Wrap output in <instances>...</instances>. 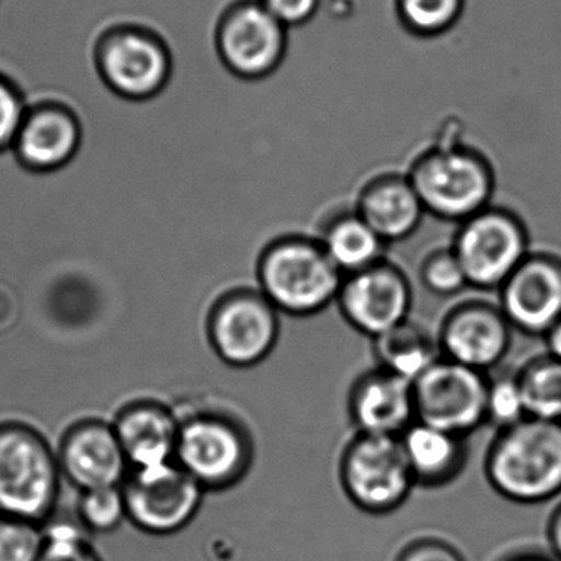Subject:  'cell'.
<instances>
[{
  "label": "cell",
  "instance_id": "1",
  "mask_svg": "<svg viewBox=\"0 0 561 561\" xmlns=\"http://www.w3.org/2000/svg\"><path fill=\"white\" fill-rule=\"evenodd\" d=\"M495 492L515 504H543L561 495V422L527 419L499 430L484 461Z\"/></svg>",
  "mask_w": 561,
  "mask_h": 561
},
{
  "label": "cell",
  "instance_id": "2",
  "mask_svg": "<svg viewBox=\"0 0 561 561\" xmlns=\"http://www.w3.org/2000/svg\"><path fill=\"white\" fill-rule=\"evenodd\" d=\"M343 277L320 241L301 236L271 242L257 262L259 290L290 317L321 313L336 301Z\"/></svg>",
  "mask_w": 561,
  "mask_h": 561
},
{
  "label": "cell",
  "instance_id": "3",
  "mask_svg": "<svg viewBox=\"0 0 561 561\" xmlns=\"http://www.w3.org/2000/svg\"><path fill=\"white\" fill-rule=\"evenodd\" d=\"M61 476L44 436L19 423L0 425V515L41 524L57 504Z\"/></svg>",
  "mask_w": 561,
  "mask_h": 561
},
{
  "label": "cell",
  "instance_id": "4",
  "mask_svg": "<svg viewBox=\"0 0 561 561\" xmlns=\"http://www.w3.org/2000/svg\"><path fill=\"white\" fill-rule=\"evenodd\" d=\"M94 64L101 83L133 103L160 96L175 71L165 38L139 22L111 25L94 45Z\"/></svg>",
  "mask_w": 561,
  "mask_h": 561
},
{
  "label": "cell",
  "instance_id": "5",
  "mask_svg": "<svg viewBox=\"0 0 561 561\" xmlns=\"http://www.w3.org/2000/svg\"><path fill=\"white\" fill-rule=\"evenodd\" d=\"M423 208L445 221L462 222L488 208L494 173L481 153L466 147H438L423 153L409 175Z\"/></svg>",
  "mask_w": 561,
  "mask_h": 561
},
{
  "label": "cell",
  "instance_id": "6",
  "mask_svg": "<svg viewBox=\"0 0 561 561\" xmlns=\"http://www.w3.org/2000/svg\"><path fill=\"white\" fill-rule=\"evenodd\" d=\"M344 494L359 511L386 515L405 504L416 482L400 438L356 433L340 461Z\"/></svg>",
  "mask_w": 561,
  "mask_h": 561
},
{
  "label": "cell",
  "instance_id": "7",
  "mask_svg": "<svg viewBox=\"0 0 561 561\" xmlns=\"http://www.w3.org/2000/svg\"><path fill=\"white\" fill-rule=\"evenodd\" d=\"M175 462L203 489H226L251 468V436L219 412H199L180 422Z\"/></svg>",
  "mask_w": 561,
  "mask_h": 561
},
{
  "label": "cell",
  "instance_id": "8",
  "mask_svg": "<svg viewBox=\"0 0 561 561\" xmlns=\"http://www.w3.org/2000/svg\"><path fill=\"white\" fill-rule=\"evenodd\" d=\"M459 225L451 249L469 287L499 290L530 254L527 228L514 213L488 206Z\"/></svg>",
  "mask_w": 561,
  "mask_h": 561
},
{
  "label": "cell",
  "instance_id": "9",
  "mask_svg": "<svg viewBox=\"0 0 561 561\" xmlns=\"http://www.w3.org/2000/svg\"><path fill=\"white\" fill-rule=\"evenodd\" d=\"M209 343L228 366H257L271 356L280 337V313L261 290H232L213 307Z\"/></svg>",
  "mask_w": 561,
  "mask_h": 561
},
{
  "label": "cell",
  "instance_id": "10",
  "mask_svg": "<svg viewBox=\"0 0 561 561\" xmlns=\"http://www.w3.org/2000/svg\"><path fill=\"white\" fill-rule=\"evenodd\" d=\"M489 376L439 357L413 382L416 420L468 438L485 423Z\"/></svg>",
  "mask_w": 561,
  "mask_h": 561
},
{
  "label": "cell",
  "instance_id": "11",
  "mask_svg": "<svg viewBox=\"0 0 561 561\" xmlns=\"http://www.w3.org/2000/svg\"><path fill=\"white\" fill-rule=\"evenodd\" d=\"M216 51L226 70L242 80H262L277 70L287 50V27L261 0H241L222 12Z\"/></svg>",
  "mask_w": 561,
  "mask_h": 561
},
{
  "label": "cell",
  "instance_id": "12",
  "mask_svg": "<svg viewBox=\"0 0 561 561\" xmlns=\"http://www.w3.org/2000/svg\"><path fill=\"white\" fill-rule=\"evenodd\" d=\"M123 489L127 517L150 534H173L188 525L205 494V489L176 462L133 471Z\"/></svg>",
  "mask_w": 561,
  "mask_h": 561
},
{
  "label": "cell",
  "instance_id": "13",
  "mask_svg": "<svg viewBox=\"0 0 561 561\" xmlns=\"http://www.w3.org/2000/svg\"><path fill=\"white\" fill-rule=\"evenodd\" d=\"M412 301L409 278L386 259L356 274L344 275L336 298L347 324L370 340L409 321Z\"/></svg>",
  "mask_w": 561,
  "mask_h": 561
},
{
  "label": "cell",
  "instance_id": "14",
  "mask_svg": "<svg viewBox=\"0 0 561 561\" xmlns=\"http://www.w3.org/2000/svg\"><path fill=\"white\" fill-rule=\"evenodd\" d=\"M497 291L514 330L545 336L561 320V257L530 252Z\"/></svg>",
  "mask_w": 561,
  "mask_h": 561
},
{
  "label": "cell",
  "instance_id": "15",
  "mask_svg": "<svg viewBox=\"0 0 561 561\" xmlns=\"http://www.w3.org/2000/svg\"><path fill=\"white\" fill-rule=\"evenodd\" d=\"M512 330L499 305L465 301L446 314L436 341L445 359L488 374L507 356Z\"/></svg>",
  "mask_w": 561,
  "mask_h": 561
},
{
  "label": "cell",
  "instance_id": "16",
  "mask_svg": "<svg viewBox=\"0 0 561 561\" xmlns=\"http://www.w3.org/2000/svg\"><path fill=\"white\" fill-rule=\"evenodd\" d=\"M83 144L77 111L64 101L47 100L28 106L11 150L28 172L57 173L77 160Z\"/></svg>",
  "mask_w": 561,
  "mask_h": 561
},
{
  "label": "cell",
  "instance_id": "17",
  "mask_svg": "<svg viewBox=\"0 0 561 561\" xmlns=\"http://www.w3.org/2000/svg\"><path fill=\"white\" fill-rule=\"evenodd\" d=\"M58 462L61 474L81 492L123 485L130 469L114 426L100 420L68 430Z\"/></svg>",
  "mask_w": 561,
  "mask_h": 561
},
{
  "label": "cell",
  "instance_id": "18",
  "mask_svg": "<svg viewBox=\"0 0 561 561\" xmlns=\"http://www.w3.org/2000/svg\"><path fill=\"white\" fill-rule=\"evenodd\" d=\"M347 407L354 428L363 435L400 438L416 420L413 383L380 367L353 383Z\"/></svg>",
  "mask_w": 561,
  "mask_h": 561
},
{
  "label": "cell",
  "instance_id": "19",
  "mask_svg": "<svg viewBox=\"0 0 561 561\" xmlns=\"http://www.w3.org/2000/svg\"><path fill=\"white\" fill-rule=\"evenodd\" d=\"M114 432L133 471L175 462L180 422L157 402H137L121 410Z\"/></svg>",
  "mask_w": 561,
  "mask_h": 561
},
{
  "label": "cell",
  "instance_id": "20",
  "mask_svg": "<svg viewBox=\"0 0 561 561\" xmlns=\"http://www.w3.org/2000/svg\"><path fill=\"white\" fill-rule=\"evenodd\" d=\"M356 211L386 244L410 238L426 213L409 176H383L369 183Z\"/></svg>",
  "mask_w": 561,
  "mask_h": 561
},
{
  "label": "cell",
  "instance_id": "21",
  "mask_svg": "<svg viewBox=\"0 0 561 561\" xmlns=\"http://www.w3.org/2000/svg\"><path fill=\"white\" fill-rule=\"evenodd\" d=\"M465 439L415 420L400 436V445L416 484L439 488L458 478L466 462Z\"/></svg>",
  "mask_w": 561,
  "mask_h": 561
},
{
  "label": "cell",
  "instance_id": "22",
  "mask_svg": "<svg viewBox=\"0 0 561 561\" xmlns=\"http://www.w3.org/2000/svg\"><path fill=\"white\" fill-rule=\"evenodd\" d=\"M320 244L343 275L356 274L383 261L387 244L357 211L337 216L324 228Z\"/></svg>",
  "mask_w": 561,
  "mask_h": 561
},
{
  "label": "cell",
  "instance_id": "23",
  "mask_svg": "<svg viewBox=\"0 0 561 561\" xmlns=\"http://www.w3.org/2000/svg\"><path fill=\"white\" fill-rule=\"evenodd\" d=\"M373 341L380 369L412 383L442 357L438 341L410 320Z\"/></svg>",
  "mask_w": 561,
  "mask_h": 561
},
{
  "label": "cell",
  "instance_id": "24",
  "mask_svg": "<svg viewBox=\"0 0 561 561\" xmlns=\"http://www.w3.org/2000/svg\"><path fill=\"white\" fill-rule=\"evenodd\" d=\"M527 416L561 422V363L553 357H535L517 373Z\"/></svg>",
  "mask_w": 561,
  "mask_h": 561
},
{
  "label": "cell",
  "instance_id": "25",
  "mask_svg": "<svg viewBox=\"0 0 561 561\" xmlns=\"http://www.w3.org/2000/svg\"><path fill=\"white\" fill-rule=\"evenodd\" d=\"M465 0H397L400 21L412 34L433 37L461 18Z\"/></svg>",
  "mask_w": 561,
  "mask_h": 561
},
{
  "label": "cell",
  "instance_id": "26",
  "mask_svg": "<svg viewBox=\"0 0 561 561\" xmlns=\"http://www.w3.org/2000/svg\"><path fill=\"white\" fill-rule=\"evenodd\" d=\"M524 419H527V410L517 373L489 376L485 423H491L499 432Z\"/></svg>",
  "mask_w": 561,
  "mask_h": 561
},
{
  "label": "cell",
  "instance_id": "27",
  "mask_svg": "<svg viewBox=\"0 0 561 561\" xmlns=\"http://www.w3.org/2000/svg\"><path fill=\"white\" fill-rule=\"evenodd\" d=\"M78 515L84 527L94 531H113L127 517L123 485L81 492Z\"/></svg>",
  "mask_w": 561,
  "mask_h": 561
},
{
  "label": "cell",
  "instance_id": "28",
  "mask_svg": "<svg viewBox=\"0 0 561 561\" xmlns=\"http://www.w3.org/2000/svg\"><path fill=\"white\" fill-rule=\"evenodd\" d=\"M44 541L35 522L0 515V561H38Z\"/></svg>",
  "mask_w": 561,
  "mask_h": 561
},
{
  "label": "cell",
  "instance_id": "29",
  "mask_svg": "<svg viewBox=\"0 0 561 561\" xmlns=\"http://www.w3.org/2000/svg\"><path fill=\"white\" fill-rule=\"evenodd\" d=\"M420 280L426 290L439 297H453L469 287L468 278L453 249L433 252L420 268Z\"/></svg>",
  "mask_w": 561,
  "mask_h": 561
},
{
  "label": "cell",
  "instance_id": "30",
  "mask_svg": "<svg viewBox=\"0 0 561 561\" xmlns=\"http://www.w3.org/2000/svg\"><path fill=\"white\" fill-rule=\"evenodd\" d=\"M44 535V550L38 561H100L77 525L61 522Z\"/></svg>",
  "mask_w": 561,
  "mask_h": 561
},
{
  "label": "cell",
  "instance_id": "31",
  "mask_svg": "<svg viewBox=\"0 0 561 561\" xmlns=\"http://www.w3.org/2000/svg\"><path fill=\"white\" fill-rule=\"evenodd\" d=\"M28 106L24 91L8 75L0 73V153L14 146Z\"/></svg>",
  "mask_w": 561,
  "mask_h": 561
},
{
  "label": "cell",
  "instance_id": "32",
  "mask_svg": "<svg viewBox=\"0 0 561 561\" xmlns=\"http://www.w3.org/2000/svg\"><path fill=\"white\" fill-rule=\"evenodd\" d=\"M261 2L287 28L307 24L320 8V0H261Z\"/></svg>",
  "mask_w": 561,
  "mask_h": 561
},
{
  "label": "cell",
  "instance_id": "33",
  "mask_svg": "<svg viewBox=\"0 0 561 561\" xmlns=\"http://www.w3.org/2000/svg\"><path fill=\"white\" fill-rule=\"evenodd\" d=\"M397 561H465L456 548L436 538L413 541Z\"/></svg>",
  "mask_w": 561,
  "mask_h": 561
},
{
  "label": "cell",
  "instance_id": "34",
  "mask_svg": "<svg viewBox=\"0 0 561 561\" xmlns=\"http://www.w3.org/2000/svg\"><path fill=\"white\" fill-rule=\"evenodd\" d=\"M547 534L551 551L561 561V502L554 508L553 514L550 515Z\"/></svg>",
  "mask_w": 561,
  "mask_h": 561
},
{
  "label": "cell",
  "instance_id": "35",
  "mask_svg": "<svg viewBox=\"0 0 561 561\" xmlns=\"http://www.w3.org/2000/svg\"><path fill=\"white\" fill-rule=\"evenodd\" d=\"M547 354L561 363V320L545 334Z\"/></svg>",
  "mask_w": 561,
  "mask_h": 561
},
{
  "label": "cell",
  "instance_id": "36",
  "mask_svg": "<svg viewBox=\"0 0 561 561\" xmlns=\"http://www.w3.org/2000/svg\"><path fill=\"white\" fill-rule=\"evenodd\" d=\"M507 561H560L554 554L543 553H522L515 554V557L508 558Z\"/></svg>",
  "mask_w": 561,
  "mask_h": 561
}]
</instances>
